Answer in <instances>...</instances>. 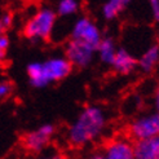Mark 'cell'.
I'll use <instances>...</instances> for the list:
<instances>
[{
	"instance_id": "obj_1",
	"label": "cell",
	"mask_w": 159,
	"mask_h": 159,
	"mask_svg": "<svg viewBox=\"0 0 159 159\" xmlns=\"http://www.w3.org/2000/svg\"><path fill=\"white\" fill-rule=\"evenodd\" d=\"M107 118L100 106L91 105L82 110L67 131V139L74 146H85L97 140L105 131Z\"/></svg>"
},
{
	"instance_id": "obj_2",
	"label": "cell",
	"mask_w": 159,
	"mask_h": 159,
	"mask_svg": "<svg viewBox=\"0 0 159 159\" xmlns=\"http://www.w3.org/2000/svg\"><path fill=\"white\" fill-rule=\"evenodd\" d=\"M71 67L66 57H53L44 62H31L27 66V76L31 85L43 88L53 82L65 79L70 74Z\"/></svg>"
},
{
	"instance_id": "obj_3",
	"label": "cell",
	"mask_w": 159,
	"mask_h": 159,
	"mask_svg": "<svg viewBox=\"0 0 159 159\" xmlns=\"http://www.w3.org/2000/svg\"><path fill=\"white\" fill-rule=\"evenodd\" d=\"M56 20H57V13L52 8L43 7L26 21L23 27V35L33 42L45 40L52 34Z\"/></svg>"
},
{
	"instance_id": "obj_4",
	"label": "cell",
	"mask_w": 159,
	"mask_h": 159,
	"mask_svg": "<svg viewBox=\"0 0 159 159\" xmlns=\"http://www.w3.org/2000/svg\"><path fill=\"white\" fill-rule=\"evenodd\" d=\"M71 40L84 43L97 49L102 40L101 30L89 17H79L71 27Z\"/></svg>"
},
{
	"instance_id": "obj_5",
	"label": "cell",
	"mask_w": 159,
	"mask_h": 159,
	"mask_svg": "<svg viewBox=\"0 0 159 159\" xmlns=\"http://www.w3.org/2000/svg\"><path fill=\"white\" fill-rule=\"evenodd\" d=\"M128 132L134 142L159 136V113L154 111L136 118L129 124Z\"/></svg>"
},
{
	"instance_id": "obj_6",
	"label": "cell",
	"mask_w": 159,
	"mask_h": 159,
	"mask_svg": "<svg viewBox=\"0 0 159 159\" xmlns=\"http://www.w3.org/2000/svg\"><path fill=\"white\" fill-rule=\"evenodd\" d=\"M96 51L97 49L91 45H87L80 42L70 40L66 45V58L71 63V66L85 67L92 62Z\"/></svg>"
},
{
	"instance_id": "obj_7",
	"label": "cell",
	"mask_w": 159,
	"mask_h": 159,
	"mask_svg": "<svg viewBox=\"0 0 159 159\" xmlns=\"http://www.w3.org/2000/svg\"><path fill=\"white\" fill-rule=\"evenodd\" d=\"M102 155L105 159H136L133 144L123 137L110 140L105 145Z\"/></svg>"
},
{
	"instance_id": "obj_8",
	"label": "cell",
	"mask_w": 159,
	"mask_h": 159,
	"mask_svg": "<svg viewBox=\"0 0 159 159\" xmlns=\"http://www.w3.org/2000/svg\"><path fill=\"white\" fill-rule=\"evenodd\" d=\"M54 133V127L52 124H44L39 127L38 129L29 132L25 137H23V145L30 152H42V150L48 145V142Z\"/></svg>"
},
{
	"instance_id": "obj_9",
	"label": "cell",
	"mask_w": 159,
	"mask_h": 159,
	"mask_svg": "<svg viewBox=\"0 0 159 159\" xmlns=\"http://www.w3.org/2000/svg\"><path fill=\"white\" fill-rule=\"evenodd\" d=\"M133 146L136 159H159V136L136 141Z\"/></svg>"
},
{
	"instance_id": "obj_10",
	"label": "cell",
	"mask_w": 159,
	"mask_h": 159,
	"mask_svg": "<svg viewBox=\"0 0 159 159\" xmlns=\"http://www.w3.org/2000/svg\"><path fill=\"white\" fill-rule=\"evenodd\" d=\"M111 66H113L114 71H116L118 74L127 75L132 73L134 67L137 66V61L134 60V57L127 49L120 48V49H118Z\"/></svg>"
},
{
	"instance_id": "obj_11",
	"label": "cell",
	"mask_w": 159,
	"mask_h": 159,
	"mask_svg": "<svg viewBox=\"0 0 159 159\" xmlns=\"http://www.w3.org/2000/svg\"><path fill=\"white\" fill-rule=\"evenodd\" d=\"M158 63H159V45L154 44L152 47H149V48L141 54L137 65L144 73H149Z\"/></svg>"
},
{
	"instance_id": "obj_12",
	"label": "cell",
	"mask_w": 159,
	"mask_h": 159,
	"mask_svg": "<svg viewBox=\"0 0 159 159\" xmlns=\"http://www.w3.org/2000/svg\"><path fill=\"white\" fill-rule=\"evenodd\" d=\"M118 52L116 44L114 42V39L111 38H102L101 43L97 47V53L100 56V60L104 63H109L111 65L115 58V54Z\"/></svg>"
},
{
	"instance_id": "obj_13",
	"label": "cell",
	"mask_w": 159,
	"mask_h": 159,
	"mask_svg": "<svg viewBox=\"0 0 159 159\" xmlns=\"http://www.w3.org/2000/svg\"><path fill=\"white\" fill-rule=\"evenodd\" d=\"M128 4L129 2L127 0H109L102 5L101 13L105 20H114L125 9Z\"/></svg>"
},
{
	"instance_id": "obj_14",
	"label": "cell",
	"mask_w": 159,
	"mask_h": 159,
	"mask_svg": "<svg viewBox=\"0 0 159 159\" xmlns=\"http://www.w3.org/2000/svg\"><path fill=\"white\" fill-rule=\"evenodd\" d=\"M79 11V3L76 0H61L57 4V14L67 17Z\"/></svg>"
},
{
	"instance_id": "obj_15",
	"label": "cell",
	"mask_w": 159,
	"mask_h": 159,
	"mask_svg": "<svg viewBox=\"0 0 159 159\" xmlns=\"http://www.w3.org/2000/svg\"><path fill=\"white\" fill-rule=\"evenodd\" d=\"M12 23H13L12 14L5 13V14H3V16H0V34H4L5 31L11 27Z\"/></svg>"
},
{
	"instance_id": "obj_16",
	"label": "cell",
	"mask_w": 159,
	"mask_h": 159,
	"mask_svg": "<svg viewBox=\"0 0 159 159\" xmlns=\"http://www.w3.org/2000/svg\"><path fill=\"white\" fill-rule=\"evenodd\" d=\"M12 91H13L12 83L7 82V80L0 82V98H7L12 93Z\"/></svg>"
},
{
	"instance_id": "obj_17",
	"label": "cell",
	"mask_w": 159,
	"mask_h": 159,
	"mask_svg": "<svg viewBox=\"0 0 159 159\" xmlns=\"http://www.w3.org/2000/svg\"><path fill=\"white\" fill-rule=\"evenodd\" d=\"M150 9L155 22H159V0H152L150 2Z\"/></svg>"
},
{
	"instance_id": "obj_18",
	"label": "cell",
	"mask_w": 159,
	"mask_h": 159,
	"mask_svg": "<svg viewBox=\"0 0 159 159\" xmlns=\"http://www.w3.org/2000/svg\"><path fill=\"white\" fill-rule=\"evenodd\" d=\"M153 106H154L155 111H158V113H159V83H158V85L155 87V89H154V94H153Z\"/></svg>"
},
{
	"instance_id": "obj_19",
	"label": "cell",
	"mask_w": 159,
	"mask_h": 159,
	"mask_svg": "<svg viewBox=\"0 0 159 159\" xmlns=\"http://www.w3.org/2000/svg\"><path fill=\"white\" fill-rule=\"evenodd\" d=\"M8 45H9V39L5 34H0V49L2 51H7Z\"/></svg>"
},
{
	"instance_id": "obj_20",
	"label": "cell",
	"mask_w": 159,
	"mask_h": 159,
	"mask_svg": "<svg viewBox=\"0 0 159 159\" xmlns=\"http://www.w3.org/2000/svg\"><path fill=\"white\" fill-rule=\"evenodd\" d=\"M40 159H66L62 154H51V155H47V157H43Z\"/></svg>"
},
{
	"instance_id": "obj_21",
	"label": "cell",
	"mask_w": 159,
	"mask_h": 159,
	"mask_svg": "<svg viewBox=\"0 0 159 159\" xmlns=\"http://www.w3.org/2000/svg\"><path fill=\"white\" fill-rule=\"evenodd\" d=\"M88 159H105V158H104V155H102V153H94Z\"/></svg>"
},
{
	"instance_id": "obj_22",
	"label": "cell",
	"mask_w": 159,
	"mask_h": 159,
	"mask_svg": "<svg viewBox=\"0 0 159 159\" xmlns=\"http://www.w3.org/2000/svg\"><path fill=\"white\" fill-rule=\"evenodd\" d=\"M4 56H5V51H2V49H0V62L4 60Z\"/></svg>"
}]
</instances>
